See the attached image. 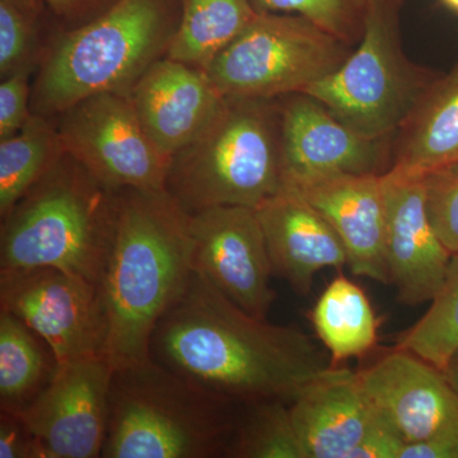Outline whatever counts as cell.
Returning <instances> with one entry per match:
<instances>
[{"mask_svg":"<svg viewBox=\"0 0 458 458\" xmlns=\"http://www.w3.org/2000/svg\"><path fill=\"white\" fill-rule=\"evenodd\" d=\"M283 180L324 174H384L394 140H370L307 93L279 98Z\"/></svg>","mask_w":458,"mask_h":458,"instance_id":"obj_13","label":"cell"},{"mask_svg":"<svg viewBox=\"0 0 458 458\" xmlns=\"http://www.w3.org/2000/svg\"><path fill=\"white\" fill-rule=\"evenodd\" d=\"M181 0H119L101 16L65 31L32 87V113L59 116L84 98L129 92L167 54Z\"/></svg>","mask_w":458,"mask_h":458,"instance_id":"obj_5","label":"cell"},{"mask_svg":"<svg viewBox=\"0 0 458 458\" xmlns=\"http://www.w3.org/2000/svg\"><path fill=\"white\" fill-rule=\"evenodd\" d=\"M399 458H458V429L403 445Z\"/></svg>","mask_w":458,"mask_h":458,"instance_id":"obj_34","label":"cell"},{"mask_svg":"<svg viewBox=\"0 0 458 458\" xmlns=\"http://www.w3.org/2000/svg\"><path fill=\"white\" fill-rule=\"evenodd\" d=\"M352 49L306 18L258 13L204 71L223 98L278 99L333 74Z\"/></svg>","mask_w":458,"mask_h":458,"instance_id":"obj_8","label":"cell"},{"mask_svg":"<svg viewBox=\"0 0 458 458\" xmlns=\"http://www.w3.org/2000/svg\"><path fill=\"white\" fill-rule=\"evenodd\" d=\"M283 183L278 99L225 98L203 131L172 156L165 191L189 214L256 208Z\"/></svg>","mask_w":458,"mask_h":458,"instance_id":"obj_6","label":"cell"},{"mask_svg":"<svg viewBox=\"0 0 458 458\" xmlns=\"http://www.w3.org/2000/svg\"><path fill=\"white\" fill-rule=\"evenodd\" d=\"M240 408L153 360L114 369L101 457H228Z\"/></svg>","mask_w":458,"mask_h":458,"instance_id":"obj_4","label":"cell"},{"mask_svg":"<svg viewBox=\"0 0 458 458\" xmlns=\"http://www.w3.org/2000/svg\"><path fill=\"white\" fill-rule=\"evenodd\" d=\"M120 191L63 153L2 218L0 270L59 267L101 285Z\"/></svg>","mask_w":458,"mask_h":458,"instance_id":"obj_3","label":"cell"},{"mask_svg":"<svg viewBox=\"0 0 458 458\" xmlns=\"http://www.w3.org/2000/svg\"><path fill=\"white\" fill-rule=\"evenodd\" d=\"M63 150L114 190L165 191L171 159L148 137L128 92L84 98L59 114Z\"/></svg>","mask_w":458,"mask_h":458,"instance_id":"obj_9","label":"cell"},{"mask_svg":"<svg viewBox=\"0 0 458 458\" xmlns=\"http://www.w3.org/2000/svg\"><path fill=\"white\" fill-rule=\"evenodd\" d=\"M41 12L20 4L17 0H0V74L33 65L36 26Z\"/></svg>","mask_w":458,"mask_h":458,"instance_id":"obj_28","label":"cell"},{"mask_svg":"<svg viewBox=\"0 0 458 458\" xmlns=\"http://www.w3.org/2000/svg\"><path fill=\"white\" fill-rule=\"evenodd\" d=\"M33 65L22 66L2 78L0 84V140L16 134L32 114L29 99L32 96L30 77Z\"/></svg>","mask_w":458,"mask_h":458,"instance_id":"obj_30","label":"cell"},{"mask_svg":"<svg viewBox=\"0 0 458 458\" xmlns=\"http://www.w3.org/2000/svg\"><path fill=\"white\" fill-rule=\"evenodd\" d=\"M191 214L165 191H120L116 232L102 276L105 357L114 369L150 360L157 324L194 273Z\"/></svg>","mask_w":458,"mask_h":458,"instance_id":"obj_2","label":"cell"},{"mask_svg":"<svg viewBox=\"0 0 458 458\" xmlns=\"http://www.w3.org/2000/svg\"><path fill=\"white\" fill-rule=\"evenodd\" d=\"M113 373L105 355L60 364L47 388L16 412L35 436L42 458L101 457Z\"/></svg>","mask_w":458,"mask_h":458,"instance_id":"obj_11","label":"cell"},{"mask_svg":"<svg viewBox=\"0 0 458 458\" xmlns=\"http://www.w3.org/2000/svg\"><path fill=\"white\" fill-rule=\"evenodd\" d=\"M313 325L334 364L364 354L376 344L377 321L369 298L345 276L334 280L319 297Z\"/></svg>","mask_w":458,"mask_h":458,"instance_id":"obj_23","label":"cell"},{"mask_svg":"<svg viewBox=\"0 0 458 458\" xmlns=\"http://www.w3.org/2000/svg\"><path fill=\"white\" fill-rule=\"evenodd\" d=\"M291 415L304 458H348L378 417L360 373L333 367L301 391Z\"/></svg>","mask_w":458,"mask_h":458,"instance_id":"obj_19","label":"cell"},{"mask_svg":"<svg viewBox=\"0 0 458 458\" xmlns=\"http://www.w3.org/2000/svg\"><path fill=\"white\" fill-rule=\"evenodd\" d=\"M148 137L168 158L203 131L225 98L204 69L164 56L128 92Z\"/></svg>","mask_w":458,"mask_h":458,"instance_id":"obj_17","label":"cell"},{"mask_svg":"<svg viewBox=\"0 0 458 458\" xmlns=\"http://www.w3.org/2000/svg\"><path fill=\"white\" fill-rule=\"evenodd\" d=\"M117 2L119 0H44V4L66 31H71L101 16Z\"/></svg>","mask_w":458,"mask_h":458,"instance_id":"obj_33","label":"cell"},{"mask_svg":"<svg viewBox=\"0 0 458 458\" xmlns=\"http://www.w3.org/2000/svg\"><path fill=\"white\" fill-rule=\"evenodd\" d=\"M273 273L295 293H311L316 274L348 265L342 238L330 223L293 189L283 185L256 208Z\"/></svg>","mask_w":458,"mask_h":458,"instance_id":"obj_18","label":"cell"},{"mask_svg":"<svg viewBox=\"0 0 458 458\" xmlns=\"http://www.w3.org/2000/svg\"><path fill=\"white\" fill-rule=\"evenodd\" d=\"M231 458H304L291 415V403H241Z\"/></svg>","mask_w":458,"mask_h":458,"instance_id":"obj_25","label":"cell"},{"mask_svg":"<svg viewBox=\"0 0 458 458\" xmlns=\"http://www.w3.org/2000/svg\"><path fill=\"white\" fill-rule=\"evenodd\" d=\"M191 232L194 269L241 310L267 319L274 273L256 209L225 205L191 214Z\"/></svg>","mask_w":458,"mask_h":458,"instance_id":"obj_12","label":"cell"},{"mask_svg":"<svg viewBox=\"0 0 458 458\" xmlns=\"http://www.w3.org/2000/svg\"><path fill=\"white\" fill-rule=\"evenodd\" d=\"M256 16L250 0H181L179 26L165 56L204 69Z\"/></svg>","mask_w":458,"mask_h":458,"instance_id":"obj_22","label":"cell"},{"mask_svg":"<svg viewBox=\"0 0 458 458\" xmlns=\"http://www.w3.org/2000/svg\"><path fill=\"white\" fill-rule=\"evenodd\" d=\"M33 114L25 125L0 140V216L9 210L64 153L56 123Z\"/></svg>","mask_w":458,"mask_h":458,"instance_id":"obj_24","label":"cell"},{"mask_svg":"<svg viewBox=\"0 0 458 458\" xmlns=\"http://www.w3.org/2000/svg\"><path fill=\"white\" fill-rule=\"evenodd\" d=\"M384 183L390 283L401 303L432 302L445 283L452 255L430 221L424 179L391 168Z\"/></svg>","mask_w":458,"mask_h":458,"instance_id":"obj_14","label":"cell"},{"mask_svg":"<svg viewBox=\"0 0 458 458\" xmlns=\"http://www.w3.org/2000/svg\"><path fill=\"white\" fill-rule=\"evenodd\" d=\"M258 13L295 14L355 47L379 0H250Z\"/></svg>","mask_w":458,"mask_h":458,"instance_id":"obj_27","label":"cell"},{"mask_svg":"<svg viewBox=\"0 0 458 458\" xmlns=\"http://www.w3.org/2000/svg\"><path fill=\"white\" fill-rule=\"evenodd\" d=\"M454 164H458V59L430 84L394 135L391 168L424 177Z\"/></svg>","mask_w":458,"mask_h":458,"instance_id":"obj_20","label":"cell"},{"mask_svg":"<svg viewBox=\"0 0 458 458\" xmlns=\"http://www.w3.org/2000/svg\"><path fill=\"white\" fill-rule=\"evenodd\" d=\"M427 208L443 246L458 255V164L426 174Z\"/></svg>","mask_w":458,"mask_h":458,"instance_id":"obj_29","label":"cell"},{"mask_svg":"<svg viewBox=\"0 0 458 458\" xmlns=\"http://www.w3.org/2000/svg\"><path fill=\"white\" fill-rule=\"evenodd\" d=\"M441 2L445 7L458 14V0H441Z\"/></svg>","mask_w":458,"mask_h":458,"instance_id":"obj_36","label":"cell"},{"mask_svg":"<svg viewBox=\"0 0 458 458\" xmlns=\"http://www.w3.org/2000/svg\"><path fill=\"white\" fill-rule=\"evenodd\" d=\"M60 363L49 344L0 310V410L21 412L47 388Z\"/></svg>","mask_w":458,"mask_h":458,"instance_id":"obj_21","label":"cell"},{"mask_svg":"<svg viewBox=\"0 0 458 458\" xmlns=\"http://www.w3.org/2000/svg\"><path fill=\"white\" fill-rule=\"evenodd\" d=\"M443 373H445V378H447V381L450 382L452 387L458 394V349L452 355L451 360H448L447 366L443 369Z\"/></svg>","mask_w":458,"mask_h":458,"instance_id":"obj_35","label":"cell"},{"mask_svg":"<svg viewBox=\"0 0 458 458\" xmlns=\"http://www.w3.org/2000/svg\"><path fill=\"white\" fill-rule=\"evenodd\" d=\"M0 310L42 337L60 364L105 355L107 315L101 285L59 267L0 270Z\"/></svg>","mask_w":458,"mask_h":458,"instance_id":"obj_10","label":"cell"},{"mask_svg":"<svg viewBox=\"0 0 458 458\" xmlns=\"http://www.w3.org/2000/svg\"><path fill=\"white\" fill-rule=\"evenodd\" d=\"M397 348L445 369L458 349V255L452 256L441 291L417 324L403 334Z\"/></svg>","mask_w":458,"mask_h":458,"instance_id":"obj_26","label":"cell"},{"mask_svg":"<svg viewBox=\"0 0 458 458\" xmlns=\"http://www.w3.org/2000/svg\"><path fill=\"white\" fill-rule=\"evenodd\" d=\"M403 5V0H379L351 55L304 92L370 140H394L439 75L406 55L400 30Z\"/></svg>","mask_w":458,"mask_h":458,"instance_id":"obj_7","label":"cell"},{"mask_svg":"<svg viewBox=\"0 0 458 458\" xmlns=\"http://www.w3.org/2000/svg\"><path fill=\"white\" fill-rule=\"evenodd\" d=\"M0 458H42L35 436L16 412L0 410Z\"/></svg>","mask_w":458,"mask_h":458,"instance_id":"obj_31","label":"cell"},{"mask_svg":"<svg viewBox=\"0 0 458 458\" xmlns=\"http://www.w3.org/2000/svg\"><path fill=\"white\" fill-rule=\"evenodd\" d=\"M403 445L405 442L403 438L378 414L375 424L370 427L360 445L349 454L348 458H399Z\"/></svg>","mask_w":458,"mask_h":458,"instance_id":"obj_32","label":"cell"},{"mask_svg":"<svg viewBox=\"0 0 458 458\" xmlns=\"http://www.w3.org/2000/svg\"><path fill=\"white\" fill-rule=\"evenodd\" d=\"M384 174H312L283 180V185L306 199L335 229L352 274L388 284Z\"/></svg>","mask_w":458,"mask_h":458,"instance_id":"obj_15","label":"cell"},{"mask_svg":"<svg viewBox=\"0 0 458 458\" xmlns=\"http://www.w3.org/2000/svg\"><path fill=\"white\" fill-rule=\"evenodd\" d=\"M150 360L237 403H292L333 367L303 331L249 315L195 269L157 324Z\"/></svg>","mask_w":458,"mask_h":458,"instance_id":"obj_1","label":"cell"},{"mask_svg":"<svg viewBox=\"0 0 458 458\" xmlns=\"http://www.w3.org/2000/svg\"><path fill=\"white\" fill-rule=\"evenodd\" d=\"M360 376L376 411L405 445L458 429V394L429 361L396 348Z\"/></svg>","mask_w":458,"mask_h":458,"instance_id":"obj_16","label":"cell"}]
</instances>
